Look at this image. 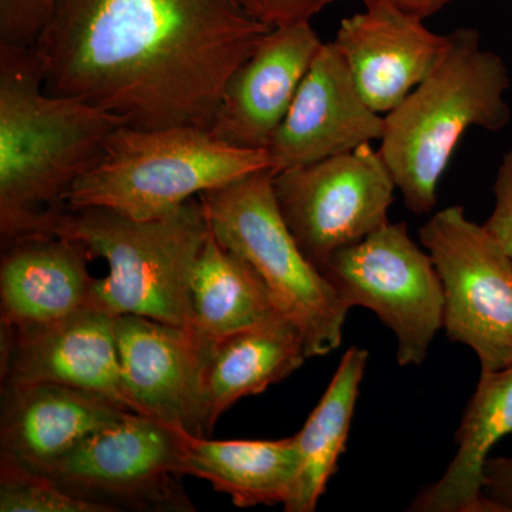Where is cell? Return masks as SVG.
Returning a JSON list of instances; mask_svg holds the SVG:
<instances>
[{"mask_svg":"<svg viewBox=\"0 0 512 512\" xmlns=\"http://www.w3.org/2000/svg\"><path fill=\"white\" fill-rule=\"evenodd\" d=\"M271 29L235 0H59L33 47L47 93L128 127L211 130L229 77Z\"/></svg>","mask_w":512,"mask_h":512,"instance_id":"6da1fadb","label":"cell"},{"mask_svg":"<svg viewBox=\"0 0 512 512\" xmlns=\"http://www.w3.org/2000/svg\"><path fill=\"white\" fill-rule=\"evenodd\" d=\"M113 114L47 93L35 47L0 46V238L49 235L73 185L99 163Z\"/></svg>","mask_w":512,"mask_h":512,"instance_id":"7a4b0ae2","label":"cell"},{"mask_svg":"<svg viewBox=\"0 0 512 512\" xmlns=\"http://www.w3.org/2000/svg\"><path fill=\"white\" fill-rule=\"evenodd\" d=\"M443 59L399 107L384 117L379 153L404 205L424 215L437 205V190L451 157L471 127L503 130L511 120L510 72L503 57L481 46L480 32L448 33Z\"/></svg>","mask_w":512,"mask_h":512,"instance_id":"3957f363","label":"cell"},{"mask_svg":"<svg viewBox=\"0 0 512 512\" xmlns=\"http://www.w3.org/2000/svg\"><path fill=\"white\" fill-rule=\"evenodd\" d=\"M49 235L76 242L109 265V275L94 285V305L195 332L191 279L210 235L200 197L154 220H134L109 208L67 207Z\"/></svg>","mask_w":512,"mask_h":512,"instance_id":"277c9868","label":"cell"},{"mask_svg":"<svg viewBox=\"0 0 512 512\" xmlns=\"http://www.w3.org/2000/svg\"><path fill=\"white\" fill-rule=\"evenodd\" d=\"M268 168L265 150L231 146L211 130L121 126L99 163L73 185L67 204L154 220L204 192Z\"/></svg>","mask_w":512,"mask_h":512,"instance_id":"5b68a950","label":"cell"},{"mask_svg":"<svg viewBox=\"0 0 512 512\" xmlns=\"http://www.w3.org/2000/svg\"><path fill=\"white\" fill-rule=\"evenodd\" d=\"M274 170L204 192L202 208L222 247L248 262L281 311L301 330L309 359L342 343L350 309L325 275L306 258L285 224L274 192Z\"/></svg>","mask_w":512,"mask_h":512,"instance_id":"8992f818","label":"cell"},{"mask_svg":"<svg viewBox=\"0 0 512 512\" xmlns=\"http://www.w3.org/2000/svg\"><path fill=\"white\" fill-rule=\"evenodd\" d=\"M349 309L376 313L397 340L399 366H420L443 329L444 293L429 255L406 222H387L320 266Z\"/></svg>","mask_w":512,"mask_h":512,"instance_id":"52a82bcc","label":"cell"},{"mask_svg":"<svg viewBox=\"0 0 512 512\" xmlns=\"http://www.w3.org/2000/svg\"><path fill=\"white\" fill-rule=\"evenodd\" d=\"M184 433L128 413L40 471L103 512L195 511L177 483Z\"/></svg>","mask_w":512,"mask_h":512,"instance_id":"ba28073f","label":"cell"},{"mask_svg":"<svg viewBox=\"0 0 512 512\" xmlns=\"http://www.w3.org/2000/svg\"><path fill=\"white\" fill-rule=\"evenodd\" d=\"M419 238L439 272L447 338L476 353L481 372L512 365V264L460 205L437 211Z\"/></svg>","mask_w":512,"mask_h":512,"instance_id":"9c48e42d","label":"cell"},{"mask_svg":"<svg viewBox=\"0 0 512 512\" xmlns=\"http://www.w3.org/2000/svg\"><path fill=\"white\" fill-rule=\"evenodd\" d=\"M396 190L389 167L370 144L274 173L279 212L318 269L389 222Z\"/></svg>","mask_w":512,"mask_h":512,"instance_id":"30bf717a","label":"cell"},{"mask_svg":"<svg viewBox=\"0 0 512 512\" xmlns=\"http://www.w3.org/2000/svg\"><path fill=\"white\" fill-rule=\"evenodd\" d=\"M116 318L92 305L49 322L2 325V386L64 384L137 413L121 372Z\"/></svg>","mask_w":512,"mask_h":512,"instance_id":"8fae6325","label":"cell"},{"mask_svg":"<svg viewBox=\"0 0 512 512\" xmlns=\"http://www.w3.org/2000/svg\"><path fill=\"white\" fill-rule=\"evenodd\" d=\"M121 372L137 413L205 437V363L211 340L138 315H117Z\"/></svg>","mask_w":512,"mask_h":512,"instance_id":"7c38bea8","label":"cell"},{"mask_svg":"<svg viewBox=\"0 0 512 512\" xmlns=\"http://www.w3.org/2000/svg\"><path fill=\"white\" fill-rule=\"evenodd\" d=\"M384 117L357 90L339 50L323 43L266 147L272 170L318 163L382 140Z\"/></svg>","mask_w":512,"mask_h":512,"instance_id":"4fadbf2b","label":"cell"},{"mask_svg":"<svg viewBox=\"0 0 512 512\" xmlns=\"http://www.w3.org/2000/svg\"><path fill=\"white\" fill-rule=\"evenodd\" d=\"M322 46L311 22L272 28L229 77L211 133L231 146L266 150Z\"/></svg>","mask_w":512,"mask_h":512,"instance_id":"5bb4252c","label":"cell"},{"mask_svg":"<svg viewBox=\"0 0 512 512\" xmlns=\"http://www.w3.org/2000/svg\"><path fill=\"white\" fill-rule=\"evenodd\" d=\"M423 22L390 8L366 9L340 22L332 43L376 113L399 107L443 59L450 36Z\"/></svg>","mask_w":512,"mask_h":512,"instance_id":"9a60e30c","label":"cell"},{"mask_svg":"<svg viewBox=\"0 0 512 512\" xmlns=\"http://www.w3.org/2000/svg\"><path fill=\"white\" fill-rule=\"evenodd\" d=\"M128 413L103 394L64 384L2 386L0 453L40 470Z\"/></svg>","mask_w":512,"mask_h":512,"instance_id":"2e32d148","label":"cell"},{"mask_svg":"<svg viewBox=\"0 0 512 512\" xmlns=\"http://www.w3.org/2000/svg\"><path fill=\"white\" fill-rule=\"evenodd\" d=\"M89 259L82 245L56 235L2 245V325L49 322L94 305L97 278L87 268Z\"/></svg>","mask_w":512,"mask_h":512,"instance_id":"e0dca14e","label":"cell"},{"mask_svg":"<svg viewBox=\"0 0 512 512\" xmlns=\"http://www.w3.org/2000/svg\"><path fill=\"white\" fill-rule=\"evenodd\" d=\"M306 359L301 330L285 315L214 340L205 363V433L239 400L284 382Z\"/></svg>","mask_w":512,"mask_h":512,"instance_id":"ac0fdd59","label":"cell"},{"mask_svg":"<svg viewBox=\"0 0 512 512\" xmlns=\"http://www.w3.org/2000/svg\"><path fill=\"white\" fill-rule=\"evenodd\" d=\"M301 470L295 436L281 440L215 441L184 433L180 474L208 481L238 508L292 500Z\"/></svg>","mask_w":512,"mask_h":512,"instance_id":"d6986e66","label":"cell"},{"mask_svg":"<svg viewBox=\"0 0 512 512\" xmlns=\"http://www.w3.org/2000/svg\"><path fill=\"white\" fill-rule=\"evenodd\" d=\"M512 433V365L481 372L456 433L457 453L436 483L414 497V512H493L483 493L484 467L495 444Z\"/></svg>","mask_w":512,"mask_h":512,"instance_id":"ffe728a7","label":"cell"},{"mask_svg":"<svg viewBox=\"0 0 512 512\" xmlns=\"http://www.w3.org/2000/svg\"><path fill=\"white\" fill-rule=\"evenodd\" d=\"M190 293L195 332L211 342L285 315L255 269L222 247L211 229L195 264Z\"/></svg>","mask_w":512,"mask_h":512,"instance_id":"44dd1931","label":"cell"},{"mask_svg":"<svg viewBox=\"0 0 512 512\" xmlns=\"http://www.w3.org/2000/svg\"><path fill=\"white\" fill-rule=\"evenodd\" d=\"M367 362L366 349L352 346L346 350L318 406L296 434L301 470L285 512H313L326 493L346 450Z\"/></svg>","mask_w":512,"mask_h":512,"instance_id":"7402d4cb","label":"cell"},{"mask_svg":"<svg viewBox=\"0 0 512 512\" xmlns=\"http://www.w3.org/2000/svg\"><path fill=\"white\" fill-rule=\"evenodd\" d=\"M0 511L103 512L97 505L67 493L43 471L3 453H0Z\"/></svg>","mask_w":512,"mask_h":512,"instance_id":"603a6c76","label":"cell"},{"mask_svg":"<svg viewBox=\"0 0 512 512\" xmlns=\"http://www.w3.org/2000/svg\"><path fill=\"white\" fill-rule=\"evenodd\" d=\"M59 0H0V46L32 47Z\"/></svg>","mask_w":512,"mask_h":512,"instance_id":"cb8c5ba5","label":"cell"},{"mask_svg":"<svg viewBox=\"0 0 512 512\" xmlns=\"http://www.w3.org/2000/svg\"><path fill=\"white\" fill-rule=\"evenodd\" d=\"M252 18L271 26L311 22L336 0H235Z\"/></svg>","mask_w":512,"mask_h":512,"instance_id":"d4e9b609","label":"cell"},{"mask_svg":"<svg viewBox=\"0 0 512 512\" xmlns=\"http://www.w3.org/2000/svg\"><path fill=\"white\" fill-rule=\"evenodd\" d=\"M493 192V212L483 225L497 239L512 264V148L501 160Z\"/></svg>","mask_w":512,"mask_h":512,"instance_id":"484cf974","label":"cell"},{"mask_svg":"<svg viewBox=\"0 0 512 512\" xmlns=\"http://www.w3.org/2000/svg\"><path fill=\"white\" fill-rule=\"evenodd\" d=\"M483 493L493 512H512V457L488 458Z\"/></svg>","mask_w":512,"mask_h":512,"instance_id":"4316f807","label":"cell"},{"mask_svg":"<svg viewBox=\"0 0 512 512\" xmlns=\"http://www.w3.org/2000/svg\"><path fill=\"white\" fill-rule=\"evenodd\" d=\"M362 2L365 3L366 9L390 8L403 15L424 20L436 15L454 0H362Z\"/></svg>","mask_w":512,"mask_h":512,"instance_id":"83f0119b","label":"cell"}]
</instances>
